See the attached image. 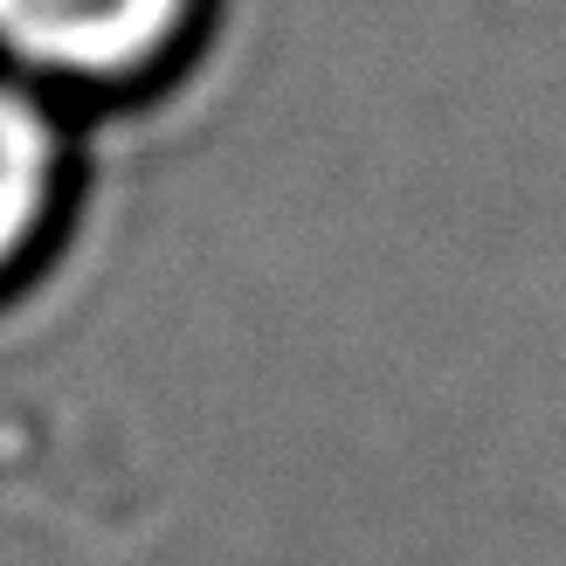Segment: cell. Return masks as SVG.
I'll list each match as a JSON object with an SVG mask.
<instances>
[{
    "label": "cell",
    "instance_id": "obj_2",
    "mask_svg": "<svg viewBox=\"0 0 566 566\" xmlns=\"http://www.w3.org/2000/svg\"><path fill=\"white\" fill-rule=\"evenodd\" d=\"M70 193V132L42 83L0 63V283L42 256Z\"/></svg>",
    "mask_w": 566,
    "mask_h": 566
},
{
    "label": "cell",
    "instance_id": "obj_1",
    "mask_svg": "<svg viewBox=\"0 0 566 566\" xmlns=\"http://www.w3.org/2000/svg\"><path fill=\"white\" fill-rule=\"evenodd\" d=\"M208 0H0V63L42 91L118 97L174 70Z\"/></svg>",
    "mask_w": 566,
    "mask_h": 566
}]
</instances>
